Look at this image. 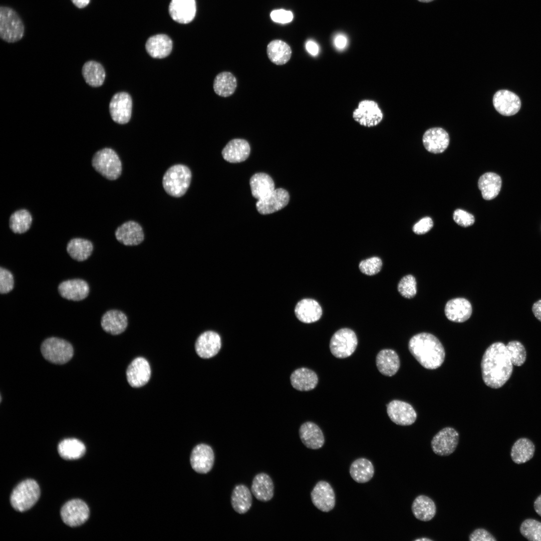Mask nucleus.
I'll list each match as a JSON object with an SVG mask.
<instances>
[{
    "mask_svg": "<svg viewBox=\"0 0 541 541\" xmlns=\"http://www.w3.org/2000/svg\"><path fill=\"white\" fill-rule=\"evenodd\" d=\"M249 184L252 195L257 200L267 196L275 189L273 179L265 173L253 175L250 179Z\"/></svg>",
    "mask_w": 541,
    "mask_h": 541,
    "instance_id": "72a5a7b5",
    "label": "nucleus"
},
{
    "mask_svg": "<svg viewBox=\"0 0 541 541\" xmlns=\"http://www.w3.org/2000/svg\"><path fill=\"white\" fill-rule=\"evenodd\" d=\"M408 348L416 360L427 369H435L441 366L445 356L444 348L434 335L421 333L409 340Z\"/></svg>",
    "mask_w": 541,
    "mask_h": 541,
    "instance_id": "f03ea898",
    "label": "nucleus"
},
{
    "mask_svg": "<svg viewBox=\"0 0 541 541\" xmlns=\"http://www.w3.org/2000/svg\"><path fill=\"white\" fill-rule=\"evenodd\" d=\"M444 311L447 318L450 321L462 323L470 317L472 309L470 303L467 300L457 298L447 302Z\"/></svg>",
    "mask_w": 541,
    "mask_h": 541,
    "instance_id": "b1692460",
    "label": "nucleus"
},
{
    "mask_svg": "<svg viewBox=\"0 0 541 541\" xmlns=\"http://www.w3.org/2000/svg\"><path fill=\"white\" fill-rule=\"evenodd\" d=\"M376 366L383 375L391 377L398 371L400 362L397 353L392 349H383L377 354L376 359Z\"/></svg>",
    "mask_w": 541,
    "mask_h": 541,
    "instance_id": "c756f323",
    "label": "nucleus"
},
{
    "mask_svg": "<svg viewBox=\"0 0 541 541\" xmlns=\"http://www.w3.org/2000/svg\"><path fill=\"white\" fill-rule=\"evenodd\" d=\"M481 369L486 385L494 389L503 386L513 371V364L506 345L500 342L490 345L482 356Z\"/></svg>",
    "mask_w": 541,
    "mask_h": 541,
    "instance_id": "f257e3e1",
    "label": "nucleus"
},
{
    "mask_svg": "<svg viewBox=\"0 0 541 541\" xmlns=\"http://www.w3.org/2000/svg\"><path fill=\"white\" fill-rule=\"evenodd\" d=\"M311 497L313 504L322 511L329 512L335 507L334 491L326 481H320L315 485L311 493Z\"/></svg>",
    "mask_w": 541,
    "mask_h": 541,
    "instance_id": "2eb2a0df",
    "label": "nucleus"
},
{
    "mask_svg": "<svg viewBox=\"0 0 541 541\" xmlns=\"http://www.w3.org/2000/svg\"><path fill=\"white\" fill-rule=\"evenodd\" d=\"M221 346L219 335L212 331L202 333L197 338L195 343L197 354L203 359H208L215 356Z\"/></svg>",
    "mask_w": 541,
    "mask_h": 541,
    "instance_id": "6ab92c4d",
    "label": "nucleus"
},
{
    "mask_svg": "<svg viewBox=\"0 0 541 541\" xmlns=\"http://www.w3.org/2000/svg\"><path fill=\"white\" fill-rule=\"evenodd\" d=\"M532 311L535 318L541 322V300L533 304Z\"/></svg>",
    "mask_w": 541,
    "mask_h": 541,
    "instance_id": "4d7b16f0",
    "label": "nucleus"
},
{
    "mask_svg": "<svg viewBox=\"0 0 541 541\" xmlns=\"http://www.w3.org/2000/svg\"><path fill=\"white\" fill-rule=\"evenodd\" d=\"M101 325L106 333L118 335L124 332L128 325L127 315L122 311L112 309L107 311L101 318Z\"/></svg>",
    "mask_w": 541,
    "mask_h": 541,
    "instance_id": "4be33fe9",
    "label": "nucleus"
},
{
    "mask_svg": "<svg viewBox=\"0 0 541 541\" xmlns=\"http://www.w3.org/2000/svg\"><path fill=\"white\" fill-rule=\"evenodd\" d=\"M43 357L56 364H64L73 357L74 350L68 341L56 337H50L43 341L41 346Z\"/></svg>",
    "mask_w": 541,
    "mask_h": 541,
    "instance_id": "0eeeda50",
    "label": "nucleus"
},
{
    "mask_svg": "<svg viewBox=\"0 0 541 541\" xmlns=\"http://www.w3.org/2000/svg\"><path fill=\"white\" fill-rule=\"evenodd\" d=\"M306 48L307 51L312 56H316L318 54L319 47L313 41H308L306 44Z\"/></svg>",
    "mask_w": 541,
    "mask_h": 541,
    "instance_id": "6e6d98bb",
    "label": "nucleus"
},
{
    "mask_svg": "<svg viewBox=\"0 0 541 541\" xmlns=\"http://www.w3.org/2000/svg\"><path fill=\"white\" fill-rule=\"evenodd\" d=\"M14 280L12 274L8 269L0 268V292L7 294L11 291L14 287Z\"/></svg>",
    "mask_w": 541,
    "mask_h": 541,
    "instance_id": "8fccbe9b",
    "label": "nucleus"
},
{
    "mask_svg": "<svg viewBox=\"0 0 541 541\" xmlns=\"http://www.w3.org/2000/svg\"><path fill=\"white\" fill-rule=\"evenodd\" d=\"M433 226L432 219L429 217H425L414 224L413 231L417 234H423L428 232Z\"/></svg>",
    "mask_w": 541,
    "mask_h": 541,
    "instance_id": "5fc2aeb1",
    "label": "nucleus"
},
{
    "mask_svg": "<svg viewBox=\"0 0 541 541\" xmlns=\"http://www.w3.org/2000/svg\"><path fill=\"white\" fill-rule=\"evenodd\" d=\"M145 48L148 54L153 58L162 59L171 52L172 41L167 35L158 34L150 37Z\"/></svg>",
    "mask_w": 541,
    "mask_h": 541,
    "instance_id": "7c9ffc66",
    "label": "nucleus"
},
{
    "mask_svg": "<svg viewBox=\"0 0 541 541\" xmlns=\"http://www.w3.org/2000/svg\"><path fill=\"white\" fill-rule=\"evenodd\" d=\"M40 496L37 482L28 479L20 482L14 489L10 497L12 507L17 511H25L33 506Z\"/></svg>",
    "mask_w": 541,
    "mask_h": 541,
    "instance_id": "39448f33",
    "label": "nucleus"
},
{
    "mask_svg": "<svg viewBox=\"0 0 541 541\" xmlns=\"http://www.w3.org/2000/svg\"><path fill=\"white\" fill-rule=\"evenodd\" d=\"M116 239L125 246H136L144 240V232L141 225L134 220H129L118 226L115 231Z\"/></svg>",
    "mask_w": 541,
    "mask_h": 541,
    "instance_id": "4468645a",
    "label": "nucleus"
},
{
    "mask_svg": "<svg viewBox=\"0 0 541 541\" xmlns=\"http://www.w3.org/2000/svg\"><path fill=\"white\" fill-rule=\"evenodd\" d=\"M274 486L270 477L265 473L256 475L253 479L251 491L258 500L266 502L274 496Z\"/></svg>",
    "mask_w": 541,
    "mask_h": 541,
    "instance_id": "2f4dec72",
    "label": "nucleus"
},
{
    "mask_svg": "<svg viewBox=\"0 0 541 541\" xmlns=\"http://www.w3.org/2000/svg\"><path fill=\"white\" fill-rule=\"evenodd\" d=\"M295 313L299 321L310 324L315 322L321 318L322 309L317 301L312 299H304L296 305Z\"/></svg>",
    "mask_w": 541,
    "mask_h": 541,
    "instance_id": "bb28decb",
    "label": "nucleus"
},
{
    "mask_svg": "<svg viewBox=\"0 0 541 541\" xmlns=\"http://www.w3.org/2000/svg\"><path fill=\"white\" fill-rule=\"evenodd\" d=\"M290 381L292 386L296 390L308 391L317 386L318 377L312 370L302 367L293 372L290 376Z\"/></svg>",
    "mask_w": 541,
    "mask_h": 541,
    "instance_id": "c85d7f7f",
    "label": "nucleus"
},
{
    "mask_svg": "<svg viewBox=\"0 0 541 541\" xmlns=\"http://www.w3.org/2000/svg\"><path fill=\"white\" fill-rule=\"evenodd\" d=\"M196 11L195 0H171L169 13L171 18L180 24H188L194 18Z\"/></svg>",
    "mask_w": 541,
    "mask_h": 541,
    "instance_id": "5701e85b",
    "label": "nucleus"
},
{
    "mask_svg": "<svg viewBox=\"0 0 541 541\" xmlns=\"http://www.w3.org/2000/svg\"><path fill=\"white\" fill-rule=\"evenodd\" d=\"M478 186L482 197L485 200H491L496 197L500 192L501 179L495 173L486 172L479 177Z\"/></svg>",
    "mask_w": 541,
    "mask_h": 541,
    "instance_id": "f704fd0d",
    "label": "nucleus"
},
{
    "mask_svg": "<svg viewBox=\"0 0 541 541\" xmlns=\"http://www.w3.org/2000/svg\"><path fill=\"white\" fill-rule=\"evenodd\" d=\"M151 368L148 362L143 357L134 359L126 371V378L129 385L134 388L141 387L149 381Z\"/></svg>",
    "mask_w": 541,
    "mask_h": 541,
    "instance_id": "dca6fc26",
    "label": "nucleus"
},
{
    "mask_svg": "<svg viewBox=\"0 0 541 541\" xmlns=\"http://www.w3.org/2000/svg\"><path fill=\"white\" fill-rule=\"evenodd\" d=\"M25 32L23 22L13 9L0 8V37L8 43H15L22 39Z\"/></svg>",
    "mask_w": 541,
    "mask_h": 541,
    "instance_id": "423d86ee",
    "label": "nucleus"
},
{
    "mask_svg": "<svg viewBox=\"0 0 541 541\" xmlns=\"http://www.w3.org/2000/svg\"><path fill=\"white\" fill-rule=\"evenodd\" d=\"M521 534L530 541H541V522L532 518L525 519L520 526Z\"/></svg>",
    "mask_w": 541,
    "mask_h": 541,
    "instance_id": "a18cd8bd",
    "label": "nucleus"
},
{
    "mask_svg": "<svg viewBox=\"0 0 541 541\" xmlns=\"http://www.w3.org/2000/svg\"><path fill=\"white\" fill-rule=\"evenodd\" d=\"M353 118L362 126L372 127L382 121L383 114L377 103L364 100L359 103L358 107L353 111Z\"/></svg>",
    "mask_w": 541,
    "mask_h": 541,
    "instance_id": "9b49d317",
    "label": "nucleus"
},
{
    "mask_svg": "<svg viewBox=\"0 0 541 541\" xmlns=\"http://www.w3.org/2000/svg\"><path fill=\"white\" fill-rule=\"evenodd\" d=\"M132 101L130 95L125 92L114 94L110 102L109 109L112 120L120 124L128 123L131 117Z\"/></svg>",
    "mask_w": 541,
    "mask_h": 541,
    "instance_id": "f8f14e48",
    "label": "nucleus"
},
{
    "mask_svg": "<svg viewBox=\"0 0 541 541\" xmlns=\"http://www.w3.org/2000/svg\"><path fill=\"white\" fill-rule=\"evenodd\" d=\"M382 266V260L377 256H373L363 260L359 264L361 273L368 276H373L378 274L381 270Z\"/></svg>",
    "mask_w": 541,
    "mask_h": 541,
    "instance_id": "09e8293b",
    "label": "nucleus"
},
{
    "mask_svg": "<svg viewBox=\"0 0 541 541\" xmlns=\"http://www.w3.org/2000/svg\"><path fill=\"white\" fill-rule=\"evenodd\" d=\"M270 18L274 22L282 24L291 22L293 19V14L291 11L281 9L274 10L270 13Z\"/></svg>",
    "mask_w": 541,
    "mask_h": 541,
    "instance_id": "864d4df0",
    "label": "nucleus"
},
{
    "mask_svg": "<svg viewBox=\"0 0 541 541\" xmlns=\"http://www.w3.org/2000/svg\"><path fill=\"white\" fill-rule=\"evenodd\" d=\"M387 414L391 420L401 426L413 424L416 420L417 414L413 407L409 403L398 400L391 401L387 405Z\"/></svg>",
    "mask_w": 541,
    "mask_h": 541,
    "instance_id": "ddd939ff",
    "label": "nucleus"
},
{
    "mask_svg": "<svg viewBox=\"0 0 541 541\" xmlns=\"http://www.w3.org/2000/svg\"><path fill=\"white\" fill-rule=\"evenodd\" d=\"M414 541H432L433 540L429 538L426 537H422L421 538H416V539H414Z\"/></svg>",
    "mask_w": 541,
    "mask_h": 541,
    "instance_id": "680f3d73",
    "label": "nucleus"
},
{
    "mask_svg": "<svg viewBox=\"0 0 541 541\" xmlns=\"http://www.w3.org/2000/svg\"><path fill=\"white\" fill-rule=\"evenodd\" d=\"M93 249L92 243L86 239L74 238L67 245V251L73 259L79 261L87 259L92 254Z\"/></svg>",
    "mask_w": 541,
    "mask_h": 541,
    "instance_id": "37998d69",
    "label": "nucleus"
},
{
    "mask_svg": "<svg viewBox=\"0 0 541 541\" xmlns=\"http://www.w3.org/2000/svg\"><path fill=\"white\" fill-rule=\"evenodd\" d=\"M358 339L355 333L349 328H342L336 332L330 342L332 354L339 359L347 358L356 350Z\"/></svg>",
    "mask_w": 541,
    "mask_h": 541,
    "instance_id": "6e6552de",
    "label": "nucleus"
},
{
    "mask_svg": "<svg viewBox=\"0 0 541 541\" xmlns=\"http://www.w3.org/2000/svg\"><path fill=\"white\" fill-rule=\"evenodd\" d=\"M59 455L66 460H74L82 457L86 451L85 445L75 438L65 439L58 446Z\"/></svg>",
    "mask_w": 541,
    "mask_h": 541,
    "instance_id": "a19ab883",
    "label": "nucleus"
},
{
    "mask_svg": "<svg viewBox=\"0 0 541 541\" xmlns=\"http://www.w3.org/2000/svg\"><path fill=\"white\" fill-rule=\"evenodd\" d=\"M534 452L535 446L533 442L527 438H520L512 445L510 456L514 463L522 464L531 459Z\"/></svg>",
    "mask_w": 541,
    "mask_h": 541,
    "instance_id": "4c0bfd02",
    "label": "nucleus"
},
{
    "mask_svg": "<svg viewBox=\"0 0 541 541\" xmlns=\"http://www.w3.org/2000/svg\"><path fill=\"white\" fill-rule=\"evenodd\" d=\"M459 438V433L454 428H443L433 436L431 441L432 450L439 456H448L456 449Z\"/></svg>",
    "mask_w": 541,
    "mask_h": 541,
    "instance_id": "1a4fd4ad",
    "label": "nucleus"
},
{
    "mask_svg": "<svg viewBox=\"0 0 541 541\" xmlns=\"http://www.w3.org/2000/svg\"><path fill=\"white\" fill-rule=\"evenodd\" d=\"M250 148L248 142L242 139H234L228 142L222 150L224 159L230 163H239L249 156Z\"/></svg>",
    "mask_w": 541,
    "mask_h": 541,
    "instance_id": "a878e982",
    "label": "nucleus"
},
{
    "mask_svg": "<svg viewBox=\"0 0 541 541\" xmlns=\"http://www.w3.org/2000/svg\"><path fill=\"white\" fill-rule=\"evenodd\" d=\"M82 74L86 83L92 87L102 86L106 76L103 66L93 60L84 63L82 69Z\"/></svg>",
    "mask_w": 541,
    "mask_h": 541,
    "instance_id": "e433bc0d",
    "label": "nucleus"
},
{
    "mask_svg": "<svg viewBox=\"0 0 541 541\" xmlns=\"http://www.w3.org/2000/svg\"><path fill=\"white\" fill-rule=\"evenodd\" d=\"M61 516L63 522L71 527L80 526L85 522L90 515L87 504L79 499L67 502L61 508Z\"/></svg>",
    "mask_w": 541,
    "mask_h": 541,
    "instance_id": "9d476101",
    "label": "nucleus"
},
{
    "mask_svg": "<svg viewBox=\"0 0 541 541\" xmlns=\"http://www.w3.org/2000/svg\"><path fill=\"white\" fill-rule=\"evenodd\" d=\"M335 45L338 49H344L347 45L346 38L341 35L337 36L335 39Z\"/></svg>",
    "mask_w": 541,
    "mask_h": 541,
    "instance_id": "13d9d810",
    "label": "nucleus"
},
{
    "mask_svg": "<svg viewBox=\"0 0 541 541\" xmlns=\"http://www.w3.org/2000/svg\"><path fill=\"white\" fill-rule=\"evenodd\" d=\"M533 507L535 512L541 516V494L534 500Z\"/></svg>",
    "mask_w": 541,
    "mask_h": 541,
    "instance_id": "052dcab7",
    "label": "nucleus"
},
{
    "mask_svg": "<svg viewBox=\"0 0 541 541\" xmlns=\"http://www.w3.org/2000/svg\"><path fill=\"white\" fill-rule=\"evenodd\" d=\"M453 218L457 224L465 227L472 225L475 221L473 215L461 209H457L454 211Z\"/></svg>",
    "mask_w": 541,
    "mask_h": 541,
    "instance_id": "3c124183",
    "label": "nucleus"
},
{
    "mask_svg": "<svg viewBox=\"0 0 541 541\" xmlns=\"http://www.w3.org/2000/svg\"><path fill=\"white\" fill-rule=\"evenodd\" d=\"M60 295L64 298L79 301L86 298L89 294V287L86 282L81 279L64 281L58 286Z\"/></svg>",
    "mask_w": 541,
    "mask_h": 541,
    "instance_id": "393cba45",
    "label": "nucleus"
},
{
    "mask_svg": "<svg viewBox=\"0 0 541 541\" xmlns=\"http://www.w3.org/2000/svg\"><path fill=\"white\" fill-rule=\"evenodd\" d=\"M350 474L357 482L364 483L368 482L374 474L372 463L365 458H360L354 461L350 467Z\"/></svg>",
    "mask_w": 541,
    "mask_h": 541,
    "instance_id": "ea45409f",
    "label": "nucleus"
},
{
    "mask_svg": "<svg viewBox=\"0 0 541 541\" xmlns=\"http://www.w3.org/2000/svg\"><path fill=\"white\" fill-rule=\"evenodd\" d=\"M299 435L302 443L310 449H320L325 443L322 431L316 424L312 422H305L301 426Z\"/></svg>",
    "mask_w": 541,
    "mask_h": 541,
    "instance_id": "cd10ccee",
    "label": "nucleus"
},
{
    "mask_svg": "<svg viewBox=\"0 0 541 541\" xmlns=\"http://www.w3.org/2000/svg\"><path fill=\"white\" fill-rule=\"evenodd\" d=\"M289 194L286 190L282 188H278L267 196L258 200L256 207L259 213L268 214L285 207L289 203Z\"/></svg>",
    "mask_w": 541,
    "mask_h": 541,
    "instance_id": "f3484780",
    "label": "nucleus"
},
{
    "mask_svg": "<svg viewBox=\"0 0 541 541\" xmlns=\"http://www.w3.org/2000/svg\"><path fill=\"white\" fill-rule=\"evenodd\" d=\"M417 1H418V2H421V3H430V2H432V1H433L434 0H417Z\"/></svg>",
    "mask_w": 541,
    "mask_h": 541,
    "instance_id": "e2e57ef3",
    "label": "nucleus"
},
{
    "mask_svg": "<svg viewBox=\"0 0 541 541\" xmlns=\"http://www.w3.org/2000/svg\"><path fill=\"white\" fill-rule=\"evenodd\" d=\"M469 540L470 541H495L496 539L486 529L478 528L470 534Z\"/></svg>",
    "mask_w": 541,
    "mask_h": 541,
    "instance_id": "603ef678",
    "label": "nucleus"
},
{
    "mask_svg": "<svg viewBox=\"0 0 541 541\" xmlns=\"http://www.w3.org/2000/svg\"><path fill=\"white\" fill-rule=\"evenodd\" d=\"M411 510L416 518L422 521H428L435 516L436 506L430 497L420 494L414 499Z\"/></svg>",
    "mask_w": 541,
    "mask_h": 541,
    "instance_id": "473e14b6",
    "label": "nucleus"
},
{
    "mask_svg": "<svg viewBox=\"0 0 541 541\" xmlns=\"http://www.w3.org/2000/svg\"><path fill=\"white\" fill-rule=\"evenodd\" d=\"M252 501L251 492L246 485L238 484L234 487L231 496V504L236 512L246 513L251 507Z\"/></svg>",
    "mask_w": 541,
    "mask_h": 541,
    "instance_id": "c9c22d12",
    "label": "nucleus"
},
{
    "mask_svg": "<svg viewBox=\"0 0 541 541\" xmlns=\"http://www.w3.org/2000/svg\"><path fill=\"white\" fill-rule=\"evenodd\" d=\"M71 1L78 8L83 9L88 5L90 0H71Z\"/></svg>",
    "mask_w": 541,
    "mask_h": 541,
    "instance_id": "bf43d9fd",
    "label": "nucleus"
},
{
    "mask_svg": "<svg viewBox=\"0 0 541 541\" xmlns=\"http://www.w3.org/2000/svg\"><path fill=\"white\" fill-rule=\"evenodd\" d=\"M192 172L186 165L177 164L169 167L162 178V186L170 196L180 197L188 190L191 184Z\"/></svg>",
    "mask_w": 541,
    "mask_h": 541,
    "instance_id": "7ed1b4c3",
    "label": "nucleus"
},
{
    "mask_svg": "<svg viewBox=\"0 0 541 541\" xmlns=\"http://www.w3.org/2000/svg\"><path fill=\"white\" fill-rule=\"evenodd\" d=\"M92 165L94 169L110 180L117 179L121 175L122 165L116 152L110 148L97 151L93 155Z\"/></svg>",
    "mask_w": 541,
    "mask_h": 541,
    "instance_id": "20e7f679",
    "label": "nucleus"
},
{
    "mask_svg": "<svg viewBox=\"0 0 541 541\" xmlns=\"http://www.w3.org/2000/svg\"><path fill=\"white\" fill-rule=\"evenodd\" d=\"M32 223V216L26 209L18 210L13 213L9 219V226L15 233H23L30 228Z\"/></svg>",
    "mask_w": 541,
    "mask_h": 541,
    "instance_id": "c03bdc74",
    "label": "nucleus"
},
{
    "mask_svg": "<svg viewBox=\"0 0 541 541\" xmlns=\"http://www.w3.org/2000/svg\"><path fill=\"white\" fill-rule=\"evenodd\" d=\"M506 346L508 351L513 365L520 366L526 358V352L524 346L518 341L509 342Z\"/></svg>",
    "mask_w": 541,
    "mask_h": 541,
    "instance_id": "49530a36",
    "label": "nucleus"
},
{
    "mask_svg": "<svg viewBox=\"0 0 541 541\" xmlns=\"http://www.w3.org/2000/svg\"><path fill=\"white\" fill-rule=\"evenodd\" d=\"M425 148L429 152L437 154L444 151L449 144V134L440 127L427 130L422 137Z\"/></svg>",
    "mask_w": 541,
    "mask_h": 541,
    "instance_id": "412c9836",
    "label": "nucleus"
},
{
    "mask_svg": "<svg viewBox=\"0 0 541 541\" xmlns=\"http://www.w3.org/2000/svg\"><path fill=\"white\" fill-rule=\"evenodd\" d=\"M237 87L235 76L229 72H222L215 77L213 82V89L219 96L227 97L232 95Z\"/></svg>",
    "mask_w": 541,
    "mask_h": 541,
    "instance_id": "79ce46f5",
    "label": "nucleus"
},
{
    "mask_svg": "<svg viewBox=\"0 0 541 541\" xmlns=\"http://www.w3.org/2000/svg\"><path fill=\"white\" fill-rule=\"evenodd\" d=\"M266 52L270 61L277 65L286 64L292 56V50L290 46L280 40L271 41L267 45Z\"/></svg>",
    "mask_w": 541,
    "mask_h": 541,
    "instance_id": "58836bf2",
    "label": "nucleus"
},
{
    "mask_svg": "<svg viewBox=\"0 0 541 541\" xmlns=\"http://www.w3.org/2000/svg\"><path fill=\"white\" fill-rule=\"evenodd\" d=\"M214 454L212 448L206 444H199L193 449L190 455L191 467L199 473L209 472L214 464Z\"/></svg>",
    "mask_w": 541,
    "mask_h": 541,
    "instance_id": "a211bd4d",
    "label": "nucleus"
},
{
    "mask_svg": "<svg viewBox=\"0 0 541 541\" xmlns=\"http://www.w3.org/2000/svg\"><path fill=\"white\" fill-rule=\"evenodd\" d=\"M493 104L499 113L506 116L515 114L521 107V102L518 96L507 90H500L494 94L493 97Z\"/></svg>",
    "mask_w": 541,
    "mask_h": 541,
    "instance_id": "aec40b11",
    "label": "nucleus"
},
{
    "mask_svg": "<svg viewBox=\"0 0 541 541\" xmlns=\"http://www.w3.org/2000/svg\"><path fill=\"white\" fill-rule=\"evenodd\" d=\"M397 290L400 294L407 299L413 298L416 294V281L414 276L408 275L403 277L399 281Z\"/></svg>",
    "mask_w": 541,
    "mask_h": 541,
    "instance_id": "de8ad7c7",
    "label": "nucleus"
}]
</instances>
